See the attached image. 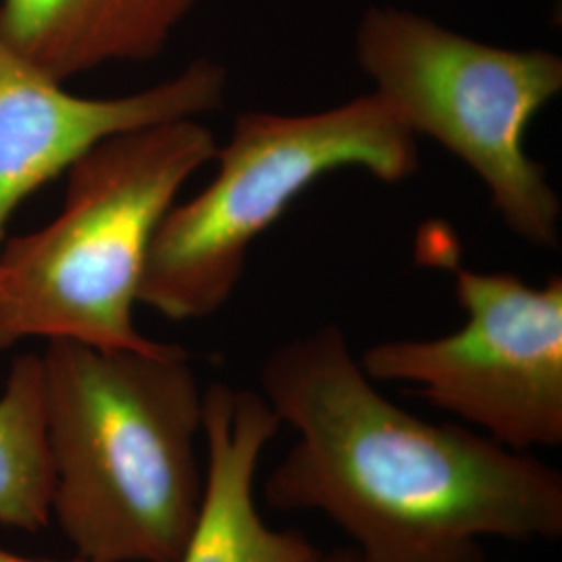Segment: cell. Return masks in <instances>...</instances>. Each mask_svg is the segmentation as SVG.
<instances>
[{
  "label": "cell",
  "instance_id": "obj_7",
  "mask_svg": "<svg viewBox=\"0 0 562 562\" xmlns=\"http://www.w3.org/2000/svg\"><path fill=\"white\" fill-rule=\"evenodd\" d=\"M227 69L194 59L140 92L88 99L65 90L0 36V248L13 213L113 136L220 111Z\"/></svg>",
  "mask_w": 562,
  "mask_h": 562
},
{
  "label": "cell",
  "instance_id": "obj_4",
  "mask_svg": "<svg viewBox=\"0 0 562 562\" xmlns=\"http://www.w3.org/2000/svg\"><path fill=\"white\" fill-rule=\"evenodd\" d=\"M215 178L165 215L138 304L171 322L215 315L234 296L252 244L317 181L361 169L383 183L419 171L417 136L375 94L281 115L246 111L217 148Z\"/></svg>",
  "mask_w": 562,
  "mask_h": 562
},
{
  "label": "cell",
  "instance_id": "obj_11",
  "mask_svg": "<svg viewBox=\"0 0 562 562\" xmlns=\"http://www.w3.org/2000/svg\"><path fill=\"white\" fill-rule=\"evenodd\" d=\"M322 562H361L359 561V554L355 552V548H338V550H331L329 554H323Z\"/></svg>",
  "mask_w": 562,
  "mask_h": 562
},
{
  "label": "cell",
  "instance_id": "obj_8",
  "mask_svg": "<svg viewBox=\"0 0 562 562\" xmlns=\"http://www.w3.org/2000/svg\"><path fill=\"white\" fill-rule=\"evenodd\" d=\"M281 423L259 392L213 383L204 390L206 446L201 508L176 562H322L296 529L269 527L255 503L262 450Z\"/></svg>",
  "mask_w": 562,
  "mask_h": 562
},
{
  "label": "cell",
  "instance_id": "obj_2",
  "mask_svg": "<svg viewBox=\"0 0 562 562\" xmlns=\"http://www.w3.org/2000/svg\"><path fill=\"white\" fill-rule=\"evenodd\" d=\"M41 359L50 515L65 538L88 561H178L204 487V392L188 352L50 340Z\"/></svg>",
  "mask_w": 562,
  "mask_h": 562
},
{
  "label": "cell",
  "instance_id": "obj_6",
  "mask_svg": "<svg viewBox=\"0 0 562 562\" xmlns=\"http://www.w3.org/2000/svg\"><path fill=\"white\" fill-rule=\"evenodd\" d=\"M461 329L362 352L371 382L406 383L467 427L517 452L562 446V278L454 269Z\"/></svg>",
  "mask_w": 562,
  "mask_h": 562
},
{
  "label": "cell",
  "instance_id": "obj_9",
  "mask_svg": "<svg viewBox=\"0 0 562 562\" xmlns=\"http://www.w3.org/2000/svg\"><path fill=\"white\" fill-rule=\"evenodd\" d=\"M196 0H0V36L53 80L155 60Z\"/></svg>",
  "mask_w": 562,
  "mask_h": 562
},
{
  "label": "cell",
  "instance_id": "obj_12",
  "mask_svg": "<svg viewBox=\"0 0 562 562\" xmlns=\"http://www.w3.org/2000/svg\"><path fill=\"white\" fill-rule=\"evenodd\" d=\"M0 562H94L88 561V559H81L78 557L76 561H34V559H23V557H18V554H11V552H7V550H0Z\"/></svg>",
  "mask_w": 562,
  "mask_h": 562
},
{
  "label": "cell",
  "instance_id": "obj_10",
  "mask_svg": "<svg viewBox=\"0 0 562 562\" xmlns=\"http://www.w3.org/2000/svg\"><path fill=\"white\" fill-rule=\"evenodd\" d=\"M50 501L42 359L25 352L11 362L0 394V525L38 533L53 517Z\"/></svg>",
  "mask_w": 562,
  "mask_h": 562
},
{
  "label": "cell",
  "instance_id": "obj_3",
  "mask_svg": "<svg viewBox=\"0 0 562 562\" xmlns=\"http://www.w3.org/2000/svg\"><path fill=\"white\" fill-rule=\"evenodd\" d=\"M217 148L201 120H178L86 153L65 173L59 215L0 248V350L30 338L165 350L134 322L144 267L181 188Z\"/></svg>",
  "mask_w": 562,
  "mask_h": 562
},
{
  "label": "cell",
  "instance_id": "obj_1",
  "mask_svg": "<svg viewBox=\"0 0 562 562\" xmlns=\"http://www.w3.org/2000/svg\"><path fill=\"white\" fill-rule=\"evenodd\" d=\"M261 387L296 431L262 483L265 503L322 513L361 562H487L485 540L562 536L559 469L385 398L338 325L276 348Z\"/></svg>",
  "mask_w": 562,
  "mask_h": 562
},
{
  "label": "cell",
  "instance_id": "obj_5",
  "mask_svg": "<svg viewBox=\"0 0 562 562\" xmlns=\"http://www.w3.org/2000/svg\"><path fill=\"white\" fill-rule=\"evenodd\" d=\"M355 53L373 92L402 123L442 144L482 180L515 236L559 248L561 199L525 146L529 123L562 92L559 55L475 41L396 7L364 11Z\"/></svg>",
  "mask_w": 562,
  "mask_h": 562
}]
</instances>
